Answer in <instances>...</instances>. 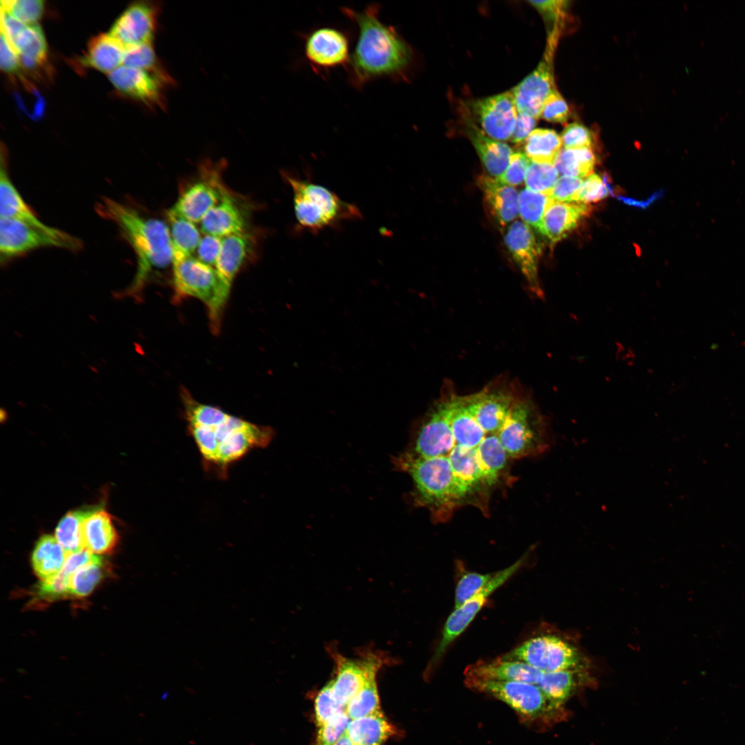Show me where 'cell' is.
<instances>
[{"label":"cell","instance_id":"obj_27","mask_svg":"<svg viewBox=\"0 0 745 745\" xmlns=\"http://www.w3.org/2000/svg\"><path fill=\"white\" fill-rule=\"evenodd\" d=\"M246 226L243 210L228 192L200 222V229L204 235L221 238L244 232Z\"/></svg>","mask_w":745,"mask_h":745},{"label":"cell","instance_id":"obj_47","mask_svg":"<svg viewBox=\"0 0 745 745\" xmlns=\"http://www.w3.org/2000/svg\"><path fill=\"white\" fill-rule=\"evenodd\" d=\"M493 574L470 572L463 575L455 588L454 608H459L477 594L489 582Z\"/></svg>","mask_w":745,"mask_h":745},{"label":"cell","instance_id":"obj_17","mask_svg":"<svg viewBox=\"0 0 745 745\" xmlns=\"http://www.w3.org/2000/svg\"><path fill=\"white\" fill-rule=\"evenodd\" d=\"M511 90L517 112L539 118L546 99L556 90L553 59L544 55L537 68Z\"/></svg>","mask_w":745,"mask_h":745},{"label":"cell","instance_id":"obj_2","mask_svg":"<svg viewBox=\"0 0 745 745\" xmlns=\"http://www.w3.org/2000/svg\"><path fill=\"white\" fill-rule=\"evenodd\" d=\"M380 7L373 3L361 11L341 8L358 28L357 41L347 66L349 81L357 89L376 79H405L413 59L410 45L394 27L379 20Z\"/></svg>","mask_w":745,"mask_h":745},{"label":"cell","instance_id":"obj_26","mask_svg":"<svg viewBox=\"0 0 745 745\" xmlns=\"http://www.w3.org/2000/svg\"><path fill=\"white\" fill-rule=\"evenodd\" d=\"M477 183L487 208L499 226H506L517 217L519 195L515 188L485 175L477 177Z\"/></svg>","mask_w":745,"mask_h":745},{"label":"cell","instance_id":"obj_15","mask_svg":"<svg viewBox=\"0 0 745 745\" xmlns=\"http://www.w3.org/2000/svg\"><path fill=\"white\" fill-rule=\"evenodd\" d=\"M347 33L332 27H321L306 35L304 54L315 69L347 67L350 54Z\"/></svg>","mask_w":745,"mask_h":745},{"label":"cell","instance_id":"obj_52","mask_svg":"<svg viewBox=\"0 0 745 745\" xmlns=\"http://www.w3.org/2000/svg\"><path fill=\"white\" fill-rule=\"evenodd\" d=\"M561 139L564 148L568 149L590 148L593 142L590 130L579 123L567 125L562 132Z\"/></svg>","mask_w":745,"mask_h":745},{"label":"cell","instance_id":"obj_39","mask_svg":"<svg viewBox=\"0 0 745 745\" xmlns=\"http://www.w3.org/2000/svg\"><path fill=\"white\" fill-rule=\"evenodd\" d=\"M544 18L547 28L546 48L555 51L566 18L568 1L562 0L528 1Z\"/></svg>","mask_w":745,"mask_h":745},{"label":"cell","instance_id":"obj_44","mask_svg":"<svg viewBox=\"0 0 745 745\" xmlns=\"http://www.w3.org/2000/svg\"><path fill=\"white\" fill-rule=\"evenodd\" d=\"M558 174L553 164L530 161L525 177L526 188L548 195L557 180Z\"/></svg>","mask_w":745,"mask_h":745},{"label":"cell","instance_id":"obj_3","mask_svg":"<svg viewBox=\"0 0 745 745\" xmlns=\"http://www.w3.org/2000/svg\"><path fill=\"white\" fill-rule=\"evenodd\" d=\"M97 210L99 215L117 226L136 255L134 278L116 297L139 301L146 286L163 271L172 267L173 250L168 224L110 198L103 199Z\"/></svg>","mask_w":745,"mask_h":745},{"label":"cell","instance_id":"obj_16","mask_svg":"<svg viewBox=\"0 0 745 745\" xmlns=\"http://www.w3.org/2000/svg\"><path fill=\"white\" fill-rule=\"evenodd\" d=\"M504 241L530 290L538 297L542 298L543 292L538 277V261L541 248L532 230L525 223L515 221L508 227Z\"/></svg>","mask_w":745,"mask_h":745},{"label":"cell","instance_id":"obj_57","mask_svg":"<svg viewBox=\"0 0 745 745\" xmlns=\"http://www.w3.org/2000/svg\"><path fill=\"white\" fill-rule=\"evenodd\" d=\"M537 119L525 112H517L515 128L510 138L512 142H524L534 130Z\"/></svg>","mask_w":745,"mask_h":745},{"label":"cell","instance_id":"obj_51","mask_svg":"<svg viewBox=\"0 0 745 745\" xmlns=\"http://www.w3.org/2000/svg\"><path fill=\"white\" fill-rule=\"evenodd\" d=\"M530 160L524 153L513 152L504 172L497 179L500 182L515 186L521 184L524 180Z\"/></svg>","mask_w":745,"mask_h":745},{"label":"cell","instance_id":"obj_8","mask_svg":"<svg viewBox=\"0 0 745 745\" xmlns=\"http://www.w3.org/2000/svg\"><path fill=\"white\" fill-rule=\"evenodd\" d=\"M497 435L510 459L540 455L552 444L546 419L525 400L515 401Z\"/></svg>","mask_w":745,"mask_h":745},{"label":"cell","instance_id":"obj_38","mask_svg":"<svg viewBox=\"0 0 745 745\" xmlns=\"http://www.w3.org/2000/svg\"><path fill=\"white\" fill-rule=\"evenodd\" d=\"M106 570L104 559L97 555L81 566L70 577V597L83 598L88 596L104 578Z\"/></svg>","mask_w":745,"mask_h":745},{"label":"cell","instance_id":"obj_42","mask_svg":"<svg viewBox=\"0 0 745 745\" xmlns=\"http://www.w3.org/2000/svg\"><path fill=\"white\" fill-rule=\"evenodd\" d=\"M345 711L351 719L381 711L376 676L370 678L350 700Z\"/></svg>","mask_w":745,"mask_h":745},{"label":"cell","instance_id":"obj_45","mask_svg":"<svg viewBox=\"0 0 745 745\" xmlns=\"http://www.w3.org/2000/svg\"><path fill=\"white\" fill-rule=\"evenodd\" d=\"M1 10L26 25L37 24L43 15L44 1L42 0L1 1Z\"/></svg>","mask_w":745,"mask_h":745},{"label":"cell","instance_id":"obj_54","mask_svg":"<svg viewBox=\"0 0 745 745\" xmlns=\"http://www.w3.org/2000/svg\"><path fill=\"white\" fill-rule=\"evenodd\" d=\"M0 66L8 74L21 77L22 68L19 53L2 30L0 37Z\"/></svg>","mask_w":745,"mask_h":745},{"label":"cell","instance_id":"obj_6","mask_svg":"<svg viewBox=\"0 0 745 745\" xmlns=\"http://www.w3.org/2000/svg\"><path fill=\"white\" fill-rule=\"evenodd\" d=\"M471 690L490 695L510 707L528 726H548L564 717L561 705L549 699L536 685L515 681L465 678Z\"/></svg>","mask_w":745,"mask_h":745},{"label":"cell","instance_id":"obj_11","mask_svg":"<svg viewBox=\"0 0 745 745\" xmlns=\"http://www.w3.org/2000/svg\"><path fill=\"white\" fill-rule=\"evenodd\" d=\"M526 555L510 566L493 574L489 582L473 597L459 608H455L448 617L441 638L429 663L430 671L439 663L450 644L461 635L484 606L488 597L503 585L523 564Z\"/></svg>","mask_w":745,"mask_h":745},{"label":"cell","instance_id":"obj_20","mask_svg":"<svg viewBox=\"0 0 745 745\" xmlns=\"http://www.w3.org/2000/svg\"><path fill=\"white\" fill-rule=\"evenodd\" d=\"M108 77L120 92L146 105H162L161 85L163 80L157 76L143 70L121 65L108 74Z\"/></svg>","mask_w":745,"mask_h":745},{"label":"cell","instance_id":"obj_19","mask_svg":"<svg viewBox=\"0 0 745 745\" xmlns=\"http://www.w3.org/2000/svg\"><path fill=\"white\" fill-rule=\"evenodd\" d=\"M226 192L218 177L212 175L188 185L172 208L192 222L200 223Z\"/></svg>","mask_w":745,"mask_h":745},{"label":"cell","instance_id":"obj_23","mask_svg":"<svg viewBox=\"0 0 745 745\" xmlns=\"http://www.w3.org/2000/svg\"><path fill=\"white\" fill-rule=\"evenodd\" d=\"M590 212L588 204L553 199L544 214L539 232L552 244H556L573 230Z\"/></svg>","mask_w":745,"mask_h":745},{"label":"cell","instance_id":"obj_24","mask_svg":"<svg viewBox=\"0 0 745 745\" xmlns=\"http://www.w3.org/2000/svg\"><path fill=\"white\" fill-rule=\"evenodd\" d=\"M465 133L474 146L481 163L488 173L497 178L506 170L513 154L510 147L505 143L486 135L471 117L464 115Z\"/></svg>","mask_w":745,"mask_h":745},{"label":"cell","instance_id":"obj_10","mask_svg":"<svg viewBox=\"0 0 745 745\" xmlns=\"http://www.w3.org/2000/svg\"><path fill=\"white\" fill-rule=\"evenodd\" d=\"M501 657L524 662L543 672L584 669V662L576 648L553 635L530 638Z\"/></svg>","mask_w":745,"mask_h":745},{"label":"cell","instance_id":"obj_4","mask_svg":"<svg viewBox=\"0 0 745 745\" xmlns=\"http://www.w3.org/2000/svg\"><path fill=\"white\" fill-rule=\"evenodd\" d=\"M397 464L411 476L418 501L434 510L437 519H446L463 506L446 457L424 458L406 453L397 459Z\"/></svg>","mask_w":745,"mask_h":745},{"label":"cell","instance_id":"obj_34","mask_svg":"<svg viewBox=\"0 0 745 745\" xmlns=\"http://www.w3.org/2000/svg\"><path fill=\"white\" fill-rule=\"evenodd\" d=\"M172 250L173 261L192 256L201 240L195 223L179 215L172 208L167 212Z\"/></svg>","mask_w":745,"mask_h":745},{"label":"cell","instance_id":"obj_12","mask_svg":"<svg viewBox=\"0 0 745 745\" xmlns=\"http://www.w3.org/2000/svg\"><path fill=\"white\" fill-rule=\"evenodd\" d=\"M336 664L335 677L330 680L333 695L343 708L386 662L381 654L368 651L359 659H349L332 652Z\"/></svg>","mask_w":745,"mask_h":745},{"label":"cell","instance_id":"obj_21","mask_svg":"<svg viewBox=\"0 0 745 745\" xmlns=\"http://www.w3.org/2000/svg\"><path fill=\"white\" fill-rule=\"evenodd\" d=\"M544 672L524 662L506 660L501 657L492 660L479 661L464 670L465 678L515 681L537 685Z\"/></svg>","mask_w":745,"mask_h":745},{"label":"cell","instance_id":"obj_55","mask_svg":"<svg viewBox=\"0 0 745 745\" xmlns=\"http://www.w3.org/2000/svg\"><path fill=\"white\" fill-rule=\"evenodd\" d=\"M582 183L581 177L562 176L557 180L548 195L556 201L575 202Z\"/></svg>","mask_w":745,"mask_h":745},{"label":"cell","instance_id":"obj_28","mask_svg":"<svg viewBox=\"0 0 745 745\" xmlns=\"http://www.w3.org/2000/svg\"><path fill=\"white\" fill-rule=\"evenodd\" d=\"M0 218L17 219L44 230L52 228L37 217L13 184L7 169L6 155L3 150L0 166Z\"/></svg>","mask_w":745,"mask_h":745},{"label":"cell","instance_id":"obj_59","mask_svg":"<svg viewBox=\"0 0 745 745\" xmlns=\"http://www.w3.org/2000/svg\"><path fill=\"white\" fill-rule=\"evenodd\" d=\"M335 745H357L344 734Z\"/></svg>","mask_w":745,"mask_h":745},{"label":"cell","instance_id":"obj_22","mask_svg":"<svg viewBox=\"0 0 745 745\" xmlns=\"http://www.w3.org/2000/svg\"><path fill=\"white\" fill-rule=\"evenodd\" d=\"M476 420L488 434H498L515 401L507 392L485 389L468 395Z\"/></svg>","mask_w":745,"mask_h":745},{"label":"cell","instance_id":"obj_9","mask_svg":"<svg viewBox=\"0 0 745 745\" xmlns=\"http://www.w3.org/2000/svg\"><path fill=\"white\" fill-rule=\"evenodd\" d=\"M54 247L78 251L80 239L56 228L41 229L14 219L0 218V260L3 264L30 251Z\"/></svg>","mask_w":745,"mask_h":745},{"label":"cell","instance_id":"obj_46","mask_svg":"<svg viewBox=\"0 0 745 745\" xmlns=\"http://www.w3.org/2000/svg\"><path fill=\"white\" fill-rule=\"evenodd\" d=\"M70 575L61 570L56 576L41 580L34 589V599L50 602L70 597Z\"/></svg>","mask_w":745,"mask_h":745},{"label":"cell","instance_id":"obj_41","mask_svg":"<svg viewBox=\"0 0 745 745\" xmlns=\"http://www.w3.org/2000/svg\"><path fill=\"white\" fill-rule=\"evenodd\" d=\"M552 200L547 195L524 189L519 194V216L526 224L539 232L544 214Z\"/></svg>","mask_w":745,"mask_h":745},{"label":"cell","instance_id":"obj_7","mask_svg":"<svg viewBox=\"0 0 745 745\" xmlns=\"http://www.w3.org/2000/svg\"><path fill=\"white\" fill-rule=\"evenodd\" d=\"M172 269L177 295L192 297L202 301L208 310L212 331L218 332L232 284L215 267L206 265L192 256L174 261Z\"/></svg>","mask_w":745,"mask_h":745},{"label":"cell","instance_id":"obj_53","mask_svg":"<svg viewBox=\"0 0 745 745\" xmlns=\"http://www.w3.org/2000/svg\"><path fill=\"white\" fill-rule=\"evenodd\" d=\"M568 113L566 102L556 90L546 99L540 117L549 122L564 123L568 119Z\"/></svg>","mask_w":745,"mask_h":745},{"label":"cell","instance_id":"obj_33","mask_svg":"<svg viewBox=\"0 0 745 745\" xmlns=\"http://www.w3.org/2000/svg\"><path fill=\"white\" fill-rule=\"evenodd\" d=\"M251 243L246 231L222 238L215 268L231 284L250 252Z\"/></svg>","mask_w":745,"mask_h":745},{"label":"cell","instance_id":"obj_36","mask_svg":"<svg viewBox=\"0 0 745 745\" xmlns=\"http://www.w3.org/2000/svg\"><path fill=\"white\" fill-rule=\"evenodd\" d=\"M562 145V139L555 130L536 128L524 141V151L531 161L553 164Z\"/></svg>","mask_w":745,"mask_h":745},{"label":"cell","instance_id":"obj_48","mask_svg":"<svg viewBox=\"0 0 745 745\" xmlns=\"http://www.w3.org/2000/svg\"><path fill=\"white\" fill-rule=\"evenodd\" d=\"M350 719L344 709L318 726L315 745H335L345 734Z\"/></svg>","mask_w":745,"mask_h":745},{"label":"cell","instance_id":"obj_32","mask_svg":"<svg viewBox=\"0 0 745 745\" xmlns=\"http://www.w3.org/2000/svg\"><path fill=\"white\" fill-rule=\"evenodd\" d=\"M67 555L55 537L41 536L37 542L31 557L34 573L41 580L56 576L61 572Z\"/></svg>","mask_w":745,"mask_h":745},{"label":"cell","instance_id":"obj_25","mask_svg":"<svg viewBox=\"0 0 745 745\" xmlns=\"http://www.w3.org/2000/svg\"><path fill=\"white\" fill-rule=\"evenodd\" d=\"M81 537L83 548L93 554H110L119 541L110 515L101 508L86 510Z\"/></svg>","mask_w":745,"mask_h":745},{"label":"cell","instance_id":"obj_40","mask_svg":"<svg viewBox=\"0 0 745 745\" xmlns=\"http://www.w3.org/2000/svg\"><path fill=\"white\" fill-rule=\"evenodd\" d=\"M86 513L81 510L68 513L55 529V538L67 553L83 549L81 526Z\"/></svg>","mask_w":745,"mask_h":745},{"label":"cell","instance_id":"obj_49","mask_svg":"<svg viewBox=\"0 0 745 745\" xmlns=\"http://www.w3.org/2000/svg\"><path fill=\"white\" fill-rule=\"evenodd\" d=\"M609 193H613V190L607 176H604L602 179L598 175L591 174L583 181L575 202L585 204L597 202L606 198Z\"/></svg>","mask_w":745,"mask_h":745},{"label":"cell","instance_id":"obj_37","mask_svg":"<svg viewBox=\"0 0 745 745\" xmlns=\"http://www.w3.org/2000/svg\"><path fill=\"white\" fill-rule=\"evenodd\" d=\"M596 157L589 148L561 149L553 166L559 174L567 177H585L592 174Z\"/></svg>","mask_w":745,"mask_h":745},{"label":"cell","instance_id":"obj_14","mask_svg":"<svg viewBox=\"0 0 745 745\" xmlns=\"http://www.w3.org/2000/svg\"><path fill=\"white\" fill-rule=\"evenodd\" d=\"M470 111L481 130L497 141L510 139L517 116L512 90L473 100Z\"/></svg>","mask_w":745,"mask_h":745},{"label":"cell","instance_id":"obj_18","mask_svg":"<svg viewBox=\"0 0 745 745\" xmlns=\"http://www.w3.org/2000/svg\"><path fill=\"white\" fill-rule=\"evenodd\" d=\"M156 17L153 6L146 2L132 3L115 20L108 33L125 46L152 43Z\"/></svg>","mask_w":745,"mask_h":745},{"label":"cell","instance_id":"obj_1","mask_svg":"<svg viewBox=\"0 0 745 745\" xmlns=\"http://www.w3.org/2000/svg\"><path fill=\"white\" fill-rule=\"evenodd\" d=\"M187 432L201 457L203 469L219 479L251 451L265 448L275 437L269 426L257 425L182 393Z\"/></svg>","mask_w":745,"mask_h":745},{"label":"cell","instance_id":"obj_30","mask_svg":"<svg viewBox=\"0 0 745 745\" xmlns=\"http://www.w3.org/2000/svg\"><path fill=\"white\" fill-rule=\"evenodd\" d=\"M11 43L19 53L22 68L37 74L38 70L46 68L47 43L39 24L27 25Z\"/></svg>","mask_w":745,"mask_h":745},{"label":"cell","instance_id":"obj_43","mask_svg":"<svg viewBox=\"0 0 745 745\" xmlns=\"http://www.w3.org/2000/svg\"><path fill=\"white\" fill-rule=\"evenodd\" d=\"M123 66L147 71L163 81L166 77L157 66L156 55L152 43L127 46Z\"/></svg>","mask_w":745,"mask_h":745},{"label":"cell","instance_id":"obj_58","mask_svg":"<svg viewBox=\"0 0 745 745\" xmlns=\"http://www.w3.org/2000/svg\"><path fill=\"white\" fill-rule=\"evenodd\" d=\"M662 196V191H659V192H657L654 193L650 198H649V199H646L645 201H638V200H636V199H633L632 198L622 197V196H619L617 198L620 201H622L623 203H624L626 204L636 206V207H639V208H647L648 206H650L655 200L660 198Z\"/></svg>","mask_w":745,"mask_h":745},{"label":"cell","instance_id":"obj_31","mask_svg":"<svg viewBox=\"0 0 745 745\" xmlns=\"http://www.w3.org/2000/svg\"><path fill=\"white\" fill-rule=\"evenodd\" d=\"M395 733V728L381 711L350 719L345 733L357 745H383Z\"/></svg>","mask_w":745,"mask_h":745},{"label":"cell","instance_id":"obj_5","mask_svg":"<svg viewBox=\"0 0 745 745\" xmlns=\"http://www.w3.org/2000/svg\"><path fill=\"white\" fill-rule=\"evenodd\" d=\"M285 177L293 193L295 218L302 228L318 232L361 217L355 205L344 201L328 188L292 175Z\"/></svg>","mask_w":745,"mask_h":745},{"label":"cell","instance_id":"obj_56","mask_svg":"<svg viewBox=\"0 0 745 745\" xmlns=\"http://www.w3.org/2000/svg\"><path fill=\"white\" fill-rule=\"evenodd\" d=\"M222 238L204 235L201 237L196 250L197 259L201 262L215 267L219 257Z\"/></svg>","mask_w":745,"mask_h":745},{"label":"cell","instance_id":"obj_29","mask_svg":"<svg viewBox=\"0 0 745 745\" xmlns=\"http://www.w3.org/2000/svg\"><path fill=\"white\" fill-rule=\"evenodd\" d=\"M126 47L109 33L92 38L80 62L108 74L123 64Z\"/></svg>","mask_w":745,"mask_h":745},{"label":"cell","instance_id":"obj_35","mask_svg":"<svg viewBox=\"0 0 745 745\" xmlns=\"http://www.w3.org/2000/svg\"><path fill=\"white\" fill-rule=\"evenodd\" d=\"M582 670L544 672L537 685L551 700L564 705L586 681Z\"/></svg>","mask_w":745,"mask_h":745},{"label":"cell","instance_id":"obj_13","mask_svg":"<svg viewBox=\"0 0 745 745\" xmlns=\"http://www.w3.org/2000/svg\"><path fill=\"white\" fill-rule=\"evenodd\" d=\"M453 446L450 426V395L435 404L421 420L410 454L424 458L446 456Z\"/></svg>","mask_w":745,"mask_h":745},{"label":"cell","instance_id":"obj_50","mask_svg":"<svg viewBox=\"0 0 745 745\" xmlns=\"http://www.w3.org/2000/svg\"><path fill=\"white\" fill-rule=\"evenodd\" d=\"M344 709L333 695L330 681L318 692L315 699V717L317 727Z\"/></svg>","mask_w":745,"mask_h":745}]
</instances>
